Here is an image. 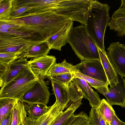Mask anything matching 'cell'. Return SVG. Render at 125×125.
I'll return each mask as SVG.
<instances>
[{
  "label": "cell",
  "instance_id": "cell-1",
  "mask_svg": "<svg viewBox=\"0 0 125 125\" xmlns=\"http://www.w3.org/2000/svg\"><path fill=\"white\" fill-rule=\"evenodd\" d=\"M54 10L40 12L25 13L9 19L3 20L20 26L15 30L30 36L31 45L47 41L66 24L70 19Z\"/></svg>",
  "mask_w": 125,
  "mask_h": 125
},
{
  "label": "cell",
  "instance_id": "cell-2",
  "mask_svg": "<svg viewBox=\"0 0 125 125\" xmlns=\"http://www.w3.org/2000/svg\"><path fill=\"white\" fill-rule=\"evenodd\" d=\"M110 8L106 4L92 0L91 8L88 15L85 29L96 44L104 53H106L104 44V37L106 27L110 20Z\"/></svg>",
  "mask_w": 125,
  "mask_h": 125
},
{
  "label": "cell",
  "instance_id": "cell-3",
  "mask_svg": "<svg viewBox=\"0 0 125 125\" xmlns=\"http://www.w3.org/2000/svg\"><path fill=\"white\" fill-rule=\"evenodd\" d=\"M67 42L81 61L100 60L98 47L88 33L84 25L71 28Z\"/></svg>",
  "mask_w": 125,
  "mask_h": 125
},
{
  "label": "cell",
  "instance_id": "cell-4",
  "mask_svg": "<svg viewBox=\"0 0 125 125\" xmlns=\"http://www.w3.org/2000/svg\"><path fill=\"white\" fill-rule=\"evenodd\" d=\"M38 79L27 64L14 78L1 88L0 98L10 97L19 100Z\"/></svg>",
  "mask_w": 125,
  "mask_h": 125
},
{
  "label": "cell",
  "instance_id": "cell-5",
  "mask_svg": "<svg viewBox=\"0 0 125 125\" xmlns=\"http://www.w3.org/2000/svg\"><path fill=\"white\" fill-rule=\"evenodd\" d=\"M92 0H62L55 11L58 14L85 25Z\"/></svg>",
  "mask_w": 125,
  "mask_h": 125
},
{
  "label": "cell",
  "instance_id": "cell-6",
  "mask_svg": "<svg viewBox=\"0 0 125 125\" xmlns=\"http://www.w3.org/2000/svg\"><path fill=\"white\" fill-rule=\"evenodd\" d=\"M48 81L38 79L34 86L29 90L19 100L29 104H40L47 105L51 94Z\"/></svg>",
  "mask_w": 125,
  "mask_h": 125
},
{
  "label": "cell",
  "instance_id": "cell-7",
  "mask_svg": "<svg viewBox=\"0 0 125 125\" xmlns=\"http://www.w3.org/2000/svg\"><path fill=\"white\" fill-rule=\"evenodd\" d=\"M119 83L116 86L108 88V86L94 88L106 98V101L111 106L118 105L125 107V79L118 74Z\"/></svg>",
  "mask_w": 125,
  "mask_h": 125
},
{
  "label": "cell",
  "instance_id": "cell-8",
  "mask_svg": "<svg viewBox=\"0 0 125 125\" xmlns=\"http://www.w3.org/2000/svg\"><path fill=\"white\" fill-rule=\"evenodd\" d=\"M26 39L13 35L0 33V53L25 52L31 45Z\"/></svg>",
  "mask_w": 125,
  "mask_h": 125
},
{
  "label": "cell",
  "instance_id": "cell-9",
  "mask_svg": "<svg viewBox=\"0 0 125 125\" xmlns=\"http://www.w3.org/2000/svg\"><path fill=\"white\" fill-rule=\"evenodd\" d=\"M74 66L76 71L81 74L109 83L100 60H84Z\"/></svg>",
  "mask_w": 125,
  "mask_h": 125
},
{
  "label": "cell",
  "instance_id": "cell-10",
  "mask_svg": "<svg viewBox=\"0 0 125 125\" xmlns=\"http://www.w3.org/2000/svg\"><path fill=\"white\" fill-rule=\"evenodd\" d=\"M107 51L117 74L125 78V44L113 42L107 48Z\"/></svg>",
  "mask_w": 125,
  "mask_h": 125
},
{
  "label": "cell",
  "instance_id": "cell-11",
  "mask_svg": "<svg viewBox=\"0 0 125 125\" xmlns=\"http://www.w3.org/2000/svg\"><path fill=\"white\" fill-rule=\"evenodd\" d=\"M55 56L47 55L31 58L27 62V64L39 79L44 80L47 77L50 69L56 62Z\"/></svg>",
  "mask_w": 125,
  "mask_h": 125
},
{
  "label": "cell",
  "instance_id": "cell-12",
  "mask_svg": "<svg viewBox=\"0 0 125 125\" xmlns=\"http://www.w3.org/2000/svg\"><path fill=\"white\" fill-rule=\"evenodd\" d=\"M73 24V21L70 19L62 29L46 41L51 49L61 51V48L67 43L68 35Z\"/></svg>",
  "mask_w": 125,
  "mask_h": 125
},
{
  "label": "cell",
  "instance_id": "cell-13",
  "mask_svg": "<svg viewBox=\"0 0 125 125\" xmlns=\"http://www.w3.org/2000/svg\"><path fill=\"white\" fill-rule=\"evenodd\" d=\"M108 26L116 32L117 36H125V6H120L113 13Z\"/></svg>",
  "mask_w": 125,
  "mask_h": 125
},
{
  "label": "cell",
  "instance_id": "cell-14",
  "mask_svg": "<svg viewBox=\"0 0 125 125\" xmlns=\"http://www.w3.org/2000/svg\"><path fill=\"white\" fill-rule=\"evenodd\" d=\"M51 81L53 93L56 98V101L60 107L63 110L70 101L68 86L63 84L52 79Z\"/></svg>",
  "mask_w": 125,
  "mask_h": 125
},
{
  "label": "cell",
  "instance_id": "cell-15",
  "mask_svg": "<svg viewBox=\"0 0 125 125\" xmlns=\"http://www.w3.org/2000/svg\"><path fill=\"white\" fill-rule=\"evenodd\" d=\"M21 0L31 9L24 13H32L54 10L62 0Z\"/></svg>",
  "mask_w": 125,
  "mask_h": 125
},
{
  "label": "cell",
  "instance_id": "cell-16",
  "mask_svg": "<svg viewBox=\"0 0 125 125\" xmlns=\"http://www.w3.org/2000/svg\"><path fill=\"white\" fill-rule=\"evenodd\" d=\"M98 49L100 60L106 73L110 87L116 86L119 82L117 73L107 53H104L98 48Z\"/></svg>",
  "mask_w": 125,
  "mask_h": 125
},
{
  "label": "cell",
  "instance_id": "cell-17",
  "mask_svg": "<svg viewBox=\"0 0 125 125\" xmlns=\"http://www.w3.org/2000/svg\"><path fill=\"white\" fill-rule=\"evenodd\" d=\"M73 80L77 84L81 90L86 99L89 101L92 107L98 108L101 100L98 94L93 90L88 83L83 79L75 77Z\"/></svg>",
  "mask_w": 125,
  "mask_h": 125
},
{
  "label": "cell",
  "instance_id": "cell-18",
  "mask_svg": "<svg viewBox=\"0 0 125 125\" xmlns=\"http://www.w3.org/2000/svg\"><path fill=\"white\" fill-rule=\"evenodd\" d=\"M27 59L21 57L16 60L9 65L7 72L2 77L3 82V85L2 87L12 80L19 74L27 65Z\"/></svg>",
  "mask_w": 125,
  "mask_h": 125
},
{
  "label": "cell",
  "instance_id": "cell-19",
  "mask_svg": "<svg viewBox=\"0 0 125 125\" xmlns=\"http://www.w3.org/2000/svg\"><path fill=\"white\" fill-rule=\"evenodd\" d=\"M51 49L46 41L31 45L26 52L20 55L21 57L36 58L48 55Z\"/></svg>",
  "mask_w": 125,
  "mask_h": 125
},
{
  "label": "cell",
  "instance_id": "cell-20",
  "mask_svg": "<svg viewBox=\"0 0 125 125\" xmlns=\"http://www.w3.org/2000/svg\"><path fill=\"white\" fill-rule=\"evenodd\" d=\"M28 117L37 119L45 114L51 108V106H47L40 104H29L23 102Z\"/></svg>",
  "mask_w": 125,
  "mask_h": 125
},
{
  "label": "cell",
  "instance_id": "cell-21",
  "mask_svg": "<svg viewBox=\"0 0 125 125\" xmlns=\"http://www.w3.org/2000/svg\"><path fill=\"white\" fill-rule=\"evenodd\" d=\"M76 71L75 66L68 63L65 59L61 63L55 62L49 70L47 77L65 73L75 74Z\"/></svg>",
  "mask_w": 125,
  "mask_h": 125
},
{
  "label": "cell",
  "instance_id": "cell-22",
  "mask_svg": "<svg viewBox=\"0 0 125 125\" xmlns=\"http://www.w3.org/2000/svg\"><path fill=\"white\" fill-rule=\"evenodd\" d=\"M81 100L77 102L71 104L67 109L53 122L51 125H65L75 111L82 104Z\"/></svg>",
  "mask_w": 125,
  "mask_h": 125
},
{
  "label": "cell",
  "instance_id": "cell-23",
  "mask_svg": "<svg viewBox=\"0 0 125 125\" xmlns=\"http://www.w3.org/2000/svg\"><path fill=\"white\" fill-rule=\"evenodd\" d=\"M19 100L10 97L0 98V123L13 108Z\"/></svg>",
  "mask_w": 125,
  "mask_h": 125
},
{
  "label": "cell",
  "instance_id": "cell-24",
  "mask_svg": "<svg viewBox=\"0 0 125 125\" xmlns=\"http://www.w3.org/2000/svg\"><path fill=\"white\" fill-rule=\"evenodd\" d=\"M27 115L23 103L19 100L13 108L11 125L22 124Z\"/></svg>",
  "mask_w": 125,
  "mask_h": 125
},
{
  "label": "cell",
  "instance_id": "cell-25",
  "mask_svg": "<svg viewBox=\"0 0 125 125\" xmlns=\"http://www.w3.org/2000/svg\"><path fill=\"white\" fill-rule=\"evenodd\" d=\"M63 110L59 107L56 101L46 113L45 118L40 125H51L54 121L62 112Z\"/></svg>",
  "mask_w": 125,
  "mask_h": 125
},
{
  "label": "cell",
  "instance_id": "cell-26",
  "mask_svg": "<svg viewBox=\"0 0 125 125\" xmlns=\"http://www.w3.org/2000/svg\"><path fill=\"white\" fill-rule=\"evenodd\" d=\"M98 108L105 121L110 124L114 115L115 114L112 106L104 99H103L101 100L100 105Z\"/></svg>",
  "mask_w": 125,
  "mask_h": 125
},
{
  "label": "cell",
  "instance_id": "cell-27",
  "mask_svg": "<svg viewBox=\"0 0 125 125\" xmlns=\"http://www.w3.org/2000/svg\"><path fill=\"white\" fill-rule=\"evenodd\" d=\"M65 125H90L87 114L83 111L74 115L69 119Z\"/></svg>",
  "mask_w": 125,
  "mask_h": 125
},
{
  "label": "cell",
  "instance_id": "cell-28",
  "mask_svg": "<svg viewBox=\"0 0 125 125\" xmlns=\"http://www.w3.org/2000/svg\"><path fill=\"white\" fill-rule=\"evenodd\" d=\"M13 0H0V20L10 18L12 12Z\"/></svg>",
  "mask_w": 125,
  "mask_h": 125
},
{
  "label": "cell",
  "instance_id": "cell-29",
  "mask_svg": "<svg viewBox=\"0 0 125 125\" xmlns=\"http://www.w3.org/2000/svg\"><path fill=\"white\" fill-rule=\"evenodd\" d=\"M89 117L91 125H106V121L98 108H91Z\"/></svg>",
  "mask_w": 125,
  "mask_h": 125
},
{
  "label": "cell",
  "instance_id": "cell-30",
  "mask_svg": "<svg viewBox=\"0 0 125 125\" xmlns=\"http://www.w3.org/2000/svg\"><path fill=\"white\" fill-rule=\"evenodd\" d=\"M75 77L83 79L87 83H89L91 86L94 88L102 86H108L109 83L97 80L92 77L84 75L76 71L75 73Z\"/></svg>",
  "mask_w": 125,
  "mask_h": 125
},
{
  "label": "cell",
  "instance_id": "cell-31",
  "mask_svg": "<svg viewBox=\"0 0 125 125\" xmlns=\"http://www.w3.org/2000/svg\"><path fill=\"white\" fill-rule=\"evenodd\" d=\"M75 77V74L71 73H65L47 77L49 78L54 79L67 86Z\"/></svg>",
  "mask_w": 125,
  "mask_h": 125
},
{
  "label": "cell",
  "instance_id": "cell-32",
  "mask_svg": "<svg viewBox=\"0 0 125 125\" xmlns=\"http://www.w3.org/2000/svg\"><path fill=\"white\" fill-rule=\"evenodd\" d=\"M19 53H0V62L9 65L16 60L21 57Z\"/></svg>",
  "mask_w": 125,
  "mask_h": 125
},
{
  "label": "cell",
  "instance_id": "cell-33",
  "mask_svg": "<svg viewBox=\"0 0 125 125\" xmlns=\"http://www.w3.org/2000/svg\"><path fill=\"white\" fill-rule=\"evenodd\" d=\"M46 114L37 119H34L27 116L24 119L22 125H40L45 118Z\"/></svg>",
  "mask_w": 125,
  "mask_h": 125
},
{
  "label": "cell",
  "instance_id": "cell-34",
  "mask_svg": "<svg viewBox=\"0 0 125 125\" xmlns=\"http://www.w3.org/2000/svg\"><path fill=\"white\" fill-rule=\"evenodd\" d=\"M13 109L0 123V125H11Z\"/></svg>",
  "mask_w": 125,
  "mask_h": 125
},
{
  "label": "cell",
  "instance_id": "cell-35",
  "mask_svg": "<svg viewBox=\"0 0 125 125\" xmlns=\"http://www.w3.org/2000/svg\"><path fill=\"white\" fill-rule=\"evenodd\" d=\"M9 65L0 62V79L7 72Z\"/></svg>",
  "mask_w": 125,
  "mask_h": 125
},
{
  "label": "cell",
  "instance_id": "cell-36",
  "mask_svg": "<svg viewBox=\"0 0 125 125\" xmlns=\"http://www.w3.org/2000/svg\"><path fill=\"white\" fill-rule=\"evenodd\" d=\"M110 125H125V123L120 120L117 117L115 114L114 115Z\"/></svg>",
  "mask_w": 125,
  "mask_h": 125
},
{
  "label": "cell",
  "instance_id": "cell-37",
  "mask_svg": "<svg viewBox=\"0 0 125 125\" xmlns=\"http://www.w3.org/2000/svg\"><path fill=\"white\" fill-rule=\"evenodd\" d=\"M121 6H125V0H121Z\"/></svg>",
  "mask_w": 125,
  "mask_h": 125
},
{
  "label": "cell",
  "instance_id": "cell-38",
  "mask_svg": "<svg viewBox=\"0 0 125 125\" xmlns=\"http://www.w3.org/2000/svg\"><path fill=\"white\" fill-rule=\"evenodd\" d=\"M106 125H110V124L107 122L106 121Z\"/></svg>",
  "mask_w": 125,
  "mask_h": 125
},
{
  "label": "cell",
  "instance_id": "cell-39",
  "mask_svg": "<svg viewBox=\"0 0 125 125\" xmlns=\"http://www.w3.org/2000/svg\"><path fill=\"white\" fill-rule=\"evenodd\" d=\"M19 125H22V124H21Z\"/></svg>",
  "mask_w": 125,
  "mask_h": 125
},
{
  "label": "cell",
  "instance_id": "cell-40",
  "mask_svg": "<svg viewBox=\"0 0 125 125\" xmlns=\"http://www.w3.org/2000/svg\"></svg>",
  "mask_w": 125,
  "mask_h": 125
}]
</instances>
